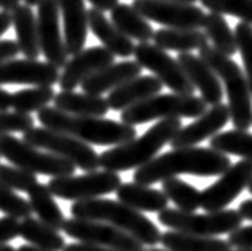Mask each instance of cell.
Returning a JSON list of instances; mask_svg holds the SVG:
<instances>
[{
    "instance_id": "obj_1",
    "label": "cell",
    "mask_w": 252,
    "mask_h": 251,
    "mask_svg": "<svg viewBox=\"0 0 252 251\" xmlns=\"http://www.w3.org/2000/svg\"><path fill=\"white\" fill-rule=\"evenodd\" d=\"M231 166L230 158L211 146H187L155 156L133 173V180L141 185H153L170 177L189 174L198 177L222 176Z\"/></svg>"
},
{
    "instance_id": "obj_2",
    "label": "cell",
    "mask_w": 252,
    "mask_h": 251,
    "mask_svg": "<svg viewBox=\"0 0 252 251\" xmlns=\"http://www.w3.org/2000/svg\"><path fill=\"white\" fill-rule=\"evenodd\" d=\"M39 122L47 129L58 131L81 140L89 145L116 146L130 142L137 137L133 126L122 121L90 118V116H72L60 111L57 108H44L37 113Z\"/></svg>"
},
{
    "instance_id": "obj_3",
    "label": "cell",
    "mask_w": 252,
    "mask_h": 251,
    "mask_svg": "<svg viewBox=\"0 0 252 251\" xmlns=\"http://www.w3.org/2000/svg\"><path fill=\"white\" fill-rule=\"evenodd\" d=\"M71 213L76 219H87V221H98L113 225L132 235L143 247L146 245L153 248L161 242V230L151 219L118 200L92 198L76 201L71 206Z\"/></svg>"
},
{
    "instance_id": "obj_4",
    "label": "cell",
    "mask_w": 252,
    "mask_h": 251,
    "mask_svg": "<svg viewBox=\"0 0 252 251\" xmlns=\"http://www.w3.org/2000/svg\"><path fill=\"white\" fill-rule=\"evenodd\" d=\"M180 129L182 121L177 118L159 121L141 137H135L130 142L116 145L103 151L100 155V166L104 171H113V173L138 169L151 161Z\"/></svg>"
},
{
    "instance_id": "obj_5",
    "label": "cell",
    "mask_w": 252,
    "mask_h": 251,
    "mask_svg": "<svg viewBox=\"0 0 252 251\" xmlns=\"http://www.w3.org/2000/svg\"><path fill=\"white\" fill-rule=\"evenodd\" d=\"M198 57L223 82L228 97L226 107L235 129L249 131L252 126V97L243 70L230 57H225L211 45L202 47Z\"/></svg>"
},
{
    "instance_id": "obj_6",
    "label": "cell",
    "mask_w": 252,
    "mask_h": 251,
    "mask_svg": "<svg viewBox=\"0 0 252 251\" xmlns=\"http://www.w3.org/2000/svg\"><path fill=\"white\" fill-rule=\"evenodd\" d=\"M207 109L206 102L196 95L158 94L121 111V121L128 126L145 124L156 119L198 118Z\"/></svg>"
},
{
    "instance_id": "obj_7",
    "label": "cell",
    "mask_w": 252,
    "mask_h": 251,
    "mask_svg": "<svg viewBox=\"0 0 252 251\" xmlns=\"http://www.w3.org/2000/svg\"><path fill=\"white\" fill-rule=\"evenodd\" d=\"M158 221L175 232L202 237H217L238 230L243 224V217L235 210H220L198 214L165 208L164 211L158 213Z\"/></svg>"
},
{
    "instance_id": "obj_8",
    "label": "cell",
    "mask_w": 252,
    "mask_h": 251,
    "mask_svg": "<svg viewBox=\"0 0 252 251\" xmlns=\"http://www.w3.org/2000/svg\"><path fill=\"white\" fill-rule=\"evenodd\" d=\"M0 156L10 164L21 168L31 174H42L53 177H64L74 173V164L55 156L48 151H40L11 134L0 136Z\"/></svg>"
},
{
    "instance_id": "obj_9",
    "label": "cell",
    "mask_w": 252,
    "mask_h": 251,
    "mask_svg": "<svg viewBox=\"0 0 252 251\" xmlns=\"http://www.w3.org/2000/svg\"><path fill=\"white\" fill-rule=\"evenodd\" d=\"M23 140L35 148H42L72 163L74 168L89 171V173L100 168V155L89 143H84L67 134L47 129V127H31L23 134Z\"/></svg>"
},
{
    "instance_id": "obj_10",
    "label": "cell",
    "mask_w": 252,
    "mask_h": 251,
    "mask_svg": "<svg viewBox=\"0 0 252 251\" xmlns=\"http://www.w3.org/2000/svg\"><path fill=\"white\" fill-rule=\"evenodd\" d=\"M122 183L119 173L113 171H90L82 176H64L53 177L47 183L48 190L53 197L67 201H84L92 198H100L103 195L116 192Z\"/></svg>"
},
{
    "instance_id": "obj_11",
    "label": "cell",
    "mask_w": 252,
    "mask_h": 251,
    "mask_svg": "<svg viewBox=\"0 0 252 251\" xmlns=\"http://www.w3.org/2000/svg\"><path fill=\"white\" fill-rule=\"evenodd\" d=\"M135 61L141 68L151 71L159 82L169 87L174 94L180 95H194V87L187 77L185 71L178 65L175 58H172L167 52L158 48L155 44L143 42L135 45L133 50Z\"/></svg>"
},
{
    "instance_id": "obj_12",
    "label": "cell",
    "mask_w": 252,
    "mask_h": 251,
    "mask_svg": "<svg viewBox=\"0 0 252 251\" xmlns=\"http://www.w3.org/2000/svg\"><path fill=\"white\" fill-rule=\"evenodd\" d=\"M67 237L81 243H90L113 251H145V247L132 235L113 227L106 222L87 221V219H66L63 229Z\"/></svg>"
},
{
    "instance_id": "obj_13",
    "label": "cell",
    "mask_w": 252,
    "mask_h": 251,
    "mask_svg": "<svg viewBox=\"0 0 252 251\" xmlns=\"http://www.w3.org/2000/svg\"><path fill=\"white\" fill-rule=\"evenodd\" d=\"M132 7L145 20L170 29H199L206 18L204 11L196 5L174 0H133Z\"/></svg>"
},
{
    "instance_id": "obj_14",
    "label": "cell",
    "mask_w": 252,
    "mask_h": 251,
    "mask_svg": "<svg viewBox=\"0 0 252 251\" xmlns=\"http://www.w3.org/2000/svg\"><path fill=\"white\" fill-rule=\"evenodd\" d=\"M252 180V163L241 160L230 166L217 182L201 192V208L207 213L225 210Z\"/></svg>"
},
{
    "instance_id": "obj_15",
    "label": "cell",
    "mask_w": 252,
    "mask_h": 251,
    "mask_svg": "<svg viewBox=\"0 0 252 251\" xmlns=\"http://www.w3.org/2000/svg\"><path fill=\"white\" fill-rule=\"evenodd\" d=\"M35 18H37L40 53H44L50 65L57 66L58 70L63 68L69 55L64 48L63 34H61L58 0H39Z\"/></svg>"
},
{
    "instance_id": "obj_16",
    "label": "cell",
    "mask_w": 252,
    "mask_h": 251,
    "mask_svg": "<svg viewBox=\"0 0 252 251\" xmlns=\"http://www.w3.org/2000/svg\"><path fill=\"white\" fill-rule=\"evenodd\" d=\"M60 70L48 61L39 60H8L0 65V85L21 84L34 87H52L58 84Z\"/></svg>"
},
{
    "instance_id": "obj_17",
    "label": "cell",
    "mask_w": 252,
    "mask_h": 251,
    "mask_svg": "<svg viewBox=\"0 0 252 251\" xmlns=\"http://www.w3.org/2000/svg\"><path fill=\"white\" fill-rule=\"evenodd\" d=\"M114 63V55L103 47H89L79 53L72 55L71 60L63 66L58 84L61 90H74L85 79L94 76L95 72Z\"/></svg>"
},
{
    "instance_id": "obj_18",
    "label": "cell",
    "mask_w": 252,
    "mask_h": 251,
    "mask_svg": "<svg viewBox=\"0 0 252 251\" xmlns=\"http://www.w3.org/2000/svg\"><path fill=\"white\" fill-rule=\"evenodd\" d=\"M230 121V111L225 103H217V105L206 109L201 116L196 118L191 124L182 127L170 140V146L174 150L187 148V146H194L206 139L214 137L219 131H222Z\"/></svg>"
},
{
    "instance_id": "obj_19",
    "label": "cell",
    "mask_w": 252,
    "mask_h": 251,
    "mask_svg": "<svg viewBox=\"0 0 252 251\" xmlns=\"http://www.w3.org/2000/svg\"><path fill=\"white\" fill-rule=\"evenodd\" d=\"M177 61L182 66V70L185 71L193 87L201 92V99L206 102V105L214 107L217 103H222V82L204 61L193 53H178Z\"/></svg>"
},
{
    "instance_id": "obj_20",
    "label": "cell",
    "mask_w": 252,
    "mask_h": 251,
    "mask_svg": "<svg viewBox=\"0 0 252 251\" xmlns=\"http://www.w3.org/2000/svg\"><path fill=\"white\" fill-rule=\"evenodd\" d=\"M60 15L63 18V40L67 55L84 50L87 42L89 23L84 0H58Z\"/></svg>"
},
{
    "instance_id": "obj_21",
    "label": "cell",
    "mask_w": 252,
    "mask_h": 251,
    "mask_svg": "<svg viewBox=\"0 0 252 251\" xmlns=\"http://www.w3.org/2000/svg\"><path fill=\"white\" fill-rule=\"evenodd\" d=\"M87 23L89 29L94 33V36L101 42V47L106 48L109 53L114 57L128 58L133 55L135 44L121 33V31L114 26V24L104 16L103 11L96 8L87 10Z\"/></svg>"
},
{
    "instance_id": "obj_22",
    "label": "cell",
    "mask_w": 252,
    "mask_h": 251,
    "mask_svg": "<svg viewBox=\"0 0 252 251\" xmlns=\"http://www.w3.org/2000/svg\"><path fill=\"white\" fill-rule=\"evenodd\" d=\"M141 74V66L137 61H119V63H113L106 66V68L95 72L94 76L81 84L85 94L92 95H101L104 92H111L118 89L119 85L126 84L132 79L138 77Z\"/></svg>"
},
{
    "instance_id": "obj_23",
    "label": "cell",
    "mask_w": 252,
    "mask_h": 251,
    "mask_svg": "<svg viewBox=\"0 0 252 251\" xmlns=\"http://www.w3.org/2000/svg\"><path fill=\"white\" fill-rule=\"evenodd\" d=\"M161 90L162 84L155 76H138L109 92L106 102L109 109L113 111H124L126 108H130L153 95H158Z\"/></svg>"
},
{
    "instance_id": "obj_24",
    "label": "cell",
    "mask_w": 252,
    "mask_h": 251,
    "mask_svg": "<svg viewBox=\"0 0 252 251\" xmlns=\"http://www.w3.org/2000/svg\"><path fill=\"white\" fill-rule=\"evenodd\" d=\"M11 26L16 33V44L24 58L37 60L40 55L39 33H37V18L34 10L28 5H18L11 11Z\"/></svg>"
},
{
    "instance_id": "obj_25",
    "label": "cell",
    "mask_w": 252,
    "mask_h": 251,
    "mask_svg": "<svg viewBox=\"0 0 252 251\" xmlns=\"http://www.w3.org/2000/svg\"><path fill=\"white\" fill-rule=\"evenodd\" d=\"M116 195H118V201L140 213H161L169 205L167 197L161 190L148 185H141L137 182L121 183L116 190Z\"/></svg>"
},
{
    "instance_id": "obj_26",
    "label": "cell",
    "mask_w": 252,
    "mask_h": 251,
    "mask_svg": "<svg viewBox=\"0 0 252 251\" xmlns=\"http://www.w3.org/2000/svg\"><path fill=\"white\" fill-rule=\"evenodd\" d=\"M55 108L72 116H90V118H103L109 111L106 99L101 95L77 94L74 90H61L55 94Z\"/></svg>"
},
{
    "instance_id": "obj_27",
    "label": "cell",
    "mask_w": 252,
    "mask_h": 251,
    "mask_svg": "<svg viewBox=\"0 0 252 251\" xmlns=\"http://www.w3.org/2000/svg\"><path fill=\"white\" fill-rule=\"evenodd\" d=\"M155 45L161 50H174L178 53H191L209 45L207 36L199 29H159L153 36Z\"/></svg>"
},
{
    "instance_id": "obj_28",
    "label": "cell",
    "mask_w": 252,
    "mask_h": 251,
    "mask_svg": "<svg viewBox=\"0 0 252 251\" xmlns=\"http://www.w3.org/2000/svg\"><path fill=\"white\" fill-rule=\"evenodd\" d=\"M109 21L130 40L135 39L140 44L150 42L155 36V31H153V26L148 23V20H145L132 5L118 3L111 10V20Z\"/></svg>"
},
{
    "instance_id": "obj_29",
    "label": "cell",
    "mask_w": 252,
    "mask_h": 251,
    "mask_svg": "<svg viewBox=\"0 0 252 251\" xmlns=\"http://www.w3.org/2000/svg\"><path fill=\"white\" fill-rule=\"evenodd\" d=\"M167 251H233L230 243L217 237H202L169 230L161 234V242Z\"/></svg>"
},
{
    "instance_id": "obj_30",
    "label": "cell",
    "mask_w": 252,
    "mask_h": 251,
    "mask_svg": "<svg viewBox=\"0 0 252 251\" xmlns=\"http://www.w3.org/2000/svg\"><path fill=\"white\" fill-rule=\"evenodd\" d=\"M29 193V206L31 211L35 213V216L40 222L47 224L48 227L55 230H61L64 224V214L61 211V208L55 201L52 192L48 190V187L44 183H37L34 188H31Z\"/></svg>"
},
{
    "instance_id": "obj_31",
    "label": "cell",
    "mask_w": 252,
    "mask_h": 251,
    "mask_svg": "<svg viewBox=\"0 0 252 251\" xmlns=\"http://www.w3.org/2000/svg\"><path fill=\"white\" fill-rule=\"evenodd\" d=\"M20 237L32 247L47 251H63L66 247L64 237H61L60 230L48 227L35 217H26L20 222Z\"/></svg>"
},
{
    "instance_id": "obj_32",
    "label": "cell",
    "mask_w": 252,
    "mask_h": 251,
    "mask_svg": "<svg viewBox=\"0 0 252 251\" xmlns=\"http://www.w3.org/2000/svg\"><path fill=\"white\" fill-rule=\"evenodd\" d=\"M202 28H204V34L207 36V39L212 42V47L217 52L225 55V57H233L238 52L235 33L228 26L223 15L209 11L204 18Z\"/></svg>"
},
{
    "instance_id": "obj_33",
    "label": "cell",
    "mask_w": 252,
    "mask_h": 251,
    "mask_svg": "<svg viewBox=\"0 0 252 251\" xmlns=\"http://www.w3.org/2000/svg\"><path fill=\"white\" fill-rule=\"evenodd\" d=\"M211 148L223 155L241 156L252 163V134L249 131H226L211 137Z\"/></svg>"
},
{
    "instance_id": "obj_34",
    "label": "cell",
    "mask_w": 252,
    "mask_h": 251,
    "mask_svg": "<svg viewBox=\"0 0 252 251\" xmlns=\"http://www.w3.org/2000/svg\"><path fill=\"white\" fill-rule=\"evenodd\" d=\"M162 193L167 197V200L174 201L180 211L194 213L198 208H201V192L191 183L178 177L162 180Z\"/></svg>"
},
{
    "instance_id": "obj_35",
    "label": "cell",
    "mask_w": 252,
    "mask_h": 251,
    "mask_svg": "<svg viewBox=\"0 0 252 251\" xmlns=\"http://www.w3.org/2000/svg\"><path fill=\"white\" fill-rule=\"evenodd\" d=\"M55 99L53 87H31L11 94V108L16 113L31 114L47 108Z\"/></svg>"
},
{
    "instance_id": "obj_36",
    "label": "cell",
    "mask_w": 252,
    "mask_h": 251,
    "mask_svg": "<svg viewBox=\"0 0 252 251\" xmlns=\"http://www.w3.org/2000/svg\"><path fill=\"white\" fill-rule=\"evenodd\" d=\"M211 13L230 15L252 26V0H199Z\"/></svg>"
},
{
    "instance_id": "obj_37",
    "label": "cell",
    "mask_w": 252,
    "mask_h": 251,
    "mask_svg": "<svg viewBox=\"0 0 252 251\" xmlns=\"http://www.w3.org/2000/svg\"><path fill=\"white\" fill-rule=\"evenodd\" d=\"M39 183L35 174H31L13 164H0V185L18 192H29Z\"/></svg>"
},
{
    "instance_id": "obj_38",
    "label": "cell",
    "mask_w": 252,
    "mask_h": 251,
    "mask_svg": "<svg viewBox=\"0 0 252 251\" xmlns=\"http://www.w3.org/2000/svg\"><path fill=\"white\" fill-rule=\"evenodd\" d=\"M235 39L238 45V52L241 53L246 81L249 85V92L252 97V26L246 23H238L235 28Z\"/></svg>"
},
{
    "instance_id": "obj_39",
    "label": "cell",
    "mask_w": 252,
    "mask_h": 251,
    "mask_svg": "<svg viewBox=\"0 0 252 251\" xmlns=\"http://www.w3.org/2000/svg\"><path fill=\"white\" fill-rule=\"evenodd\" d=\"M0 211L18 221L29 217L32 213L28 200L21 198L20 195L15 193V190H10L3 185H0Z\"/></svg>"
},
{
    "instance_id": "obj_40",
    "label": "cell",
    "mask_w": 252,
    "mask_h": 251,
    "mask_svg": "<svg viewBox=\"0 0 252 251\" xmlns=\"http://www.w3.org/2000/svg\"><path fill=\"white\" fill-rule=\"evenodd\" d=\"M34 127V118L31 114H21L16 111H0V136L13 132H26Z\"/></svg>"
},
{
    "instance_id": "obj_41",
    "label": "cell",
    "mask_w": 252,
    "mask_h": 251,
    "mask_svg": "<svg viewBox=\"0 0 252 251\" xmlns=\"http://www.w3.org/2000/svg\"><path fill=\"white\" fill-rule=\"evenodd\" d=\"M16 237H20V221L10 216L0 217V245H7Z\"/></svg>"
},
{
    "instance_id": "obj_42",
    "label": "cell",
    "mask_w": 252,
    "mask_h": 251,
    "mask_svg": "<svg viewBox=\"0 0 252 251\" xmlns=\"http://www.w3.org/2000/svg\"><path fill=\"white\" fill-rule=\"evenodd\" d=\"M231 248H248L252 250V225L239 227L238 230L231 232L230 238L226 240Z\"/></svg>"
},
{
    "instance_id": "obj_43",
    "label": "cell",
    "mask_w": 252,
    "mask_h": 251,
    "mask_svg": "<svg viewBox=\"0 0 252 251\" xmlns=\"http://www.w3.org/2000/svg\"><path fill=\"white\" fill-rule=\"evenodd\" d=\"M18 53H20V48H18L16 40H11V39L0 40V65L8 60H13Z\"/></svg>"
},
{
    "instance_id": "obj_44",
    "label": "cell",
    "mask_w": 252,
    "mask_h": 251,
    "mask_svg": "<svg viewBox=\"0 0 252 251\" xmlns=\"http://www.w3.org/2000/svg\"><path fill=\"white\" fill-rule=\"evenodd\" d=\"M63 251H113V250H108V248H103V247H96V245H90V243H71V245H66L63 248Z\"/></svg>"
},
{
    "instance_id": "obj_45",
    "label": "cell",
    "mask_w": 252,
    "mask_h": 251,
    "mask_svg": "<svg viewBox=\"0 0 252 251\" xmlns=\"http://www.w3.org/2000/svg\"><path fill=\"white\" fill-rule=\"evenodd\" d=\"M89 2L94 5V8L104 13V11H111L119 3V0H89Z\"/></svg>"
},
{
    "instance_id": "obj_46",
    "label": "cell",
    "mask_w": 252,
    "mask_h": 251,
    "mask_svg": "<svg viewBox=\"0 0 252 251\" xmlns=\"http://www.w3.org/2000/svg\"><path fill=\"white\" fill-rule=\"evenodd\" d=\"M238 213L241 214V217L246 219V221L252 222V200H246L243 201L238 208Z\"/></svg>"
},
{
    "instance_id": "obj_47",
    "label": "cell",
    "mask_w": 252,
    "mask_h": 251,
    "mask_svg": "<svg viewBox=\"0 0 252 251\" xmlns=\"http://www.w3.org/2000/svg\"><path fill=\"white\" fill-rule=\"evenodd\" d=\"M11 108V94L0 87V111H8Z\"/></svg>"
},
{
    "instance_id": "obj_48",
    "label": "cell",
    "mask_w": 252,
    "mask_h": 251,
    "mask_svg": "<svg viewBox=\"0 0 252 251\" xmlns=\"http://www.w3.org/2000/svg\"><path fill=\"white\" fill-rule=\"evenodd\" d=\"M11 26V15L7 11H0V36H3Z\"/></svg>"
},
{
    "instance_id": "obj_49",
    "label": "cell",
    "mask_w": 252,
    "mask_h": 251,
    "mask_svg": "<svg viewBox=\"0 0 252 251\" xmlns=\"http://www.w3.org/2000/svg\"><path fill=\"white\" fill-rule=\"evenodd\" d=\"M18 5H20V0H0V10L7 11V13L13 11Z\"/></svg>"
},
{
    "instance_id": "obj_50",
    "label": "cell",
    "mask_w": 252,
    "mask_h": 251,
    "mask_svg": "<svg viewBox=\"0 0 252 251\" xmlns=\"http://www.w3.org/2000/svg\"><path fill=\"white\" fill-rule=\"evenodd\" d=\"M16 251H47V250H40L37 247H32V245H21L20 248H16Z\"/></svg>"
},
{
    "instance_id": "obj_51",
    "label": "cell",
    "mask_w": 252,
    "mask_h": 251,
    "mask_svg": "<svg viewBox=\"0 0 252 251\" xmlns=\"http://www.w3.org/2000/svg\"><path fill=\"white\" fill-rule=\"evenodd\" d=\"M0 251H16V248L7 243V245H0Z\"/></svg>"
},
{
    "instance_id": "obj_52",
    "label": "cell",
    "mask_w": 252,
    "mask_h": 251,
    "mask_svg": "<svg viewBox=\"0 0 252 251\" xmlns=\"http://www.w3.org/2000/svg\"><path fill=\"white\" fill-rule=\"evenodd\" d=\"M24 5H28V7H35V5L39 3V0H23Z\"/></svg>"
},
{
    "instance_id": "obj_53",
    "label": "cell",
    "mask_w": 252,
    "mask_h": 251,
    "mask_svg": "<svg viewBox=\"0 0 252 251\" xmlns=\"http://www.w3.org/2000/svg\"><path fill=\"white\" fill-rule=\"evenodd\" d=\"M174 2H183V3H194L198 0H174Z\"/></svg>"
},
{
    "instance_id": "obj_54",
    "label": "cell",
    "mask_w": 252,
    "mask_h": 251,
    "mask_svg": "<svg viewBox=\"0 0 252 251\" xmlns=\"http://www.w3.org/2000/svg\"><path fill=\"white\" fill-rule=\"evenodd\" d=\"M145 251H167V250H158V248L153 247V248H150V250H145Z\"/></svg>"
},
{
    "instance_id": "obj_55",
    "label": "cell",
    "mask_w": 252,
    "mask_h": 251,
    "mask_svg": "<svg viewBox=\"0 0 252 251\" xmlns=\"http://www.w3.org/2000/svg\"><path fill=\"white\" fill-rule=\"evenodd\" d=\"M248 190H249V193L252 195V180H251V183H249V185H248Z\"/></svg>"
},
{
    "instance_id": "obj_56",
    "label": "cell",
    "mask_w": 252,
    "mask_h": 251,
    "mask_svg": "<svg viewBox=\"0 0 252 251\" xmlns=\"http://www.w3.org/2000/svg\"><path fill=\"white\" fill-rule=\"evenodd\" d=\"M235 251H252V250H248V248H236Z\"/></svg>"
}]
</instances>
